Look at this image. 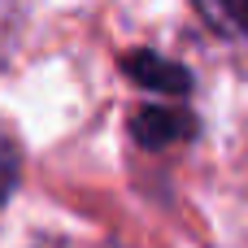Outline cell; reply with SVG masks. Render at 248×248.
<instances>
[{"label": "cell", "instance_id": "obj_1", "mask_svg": "<svg viewBox=\"0 0 248 248\" xmlns=\"http://www.w3.org/2000/svg\"><path fill=\"white\" fill-rule=\"evenodd\" d=\"M131 126H135V140H140L144 148H161V144L183 140V135L192 131V118L179 113V109H166V105H148V109L135 113Z\"/></svg>", "mask_w": 248, "mask_h": 248}, {"label": "cell", "instance_id": "obj_4", "mask_svg": "<svg viewBox=\"0 0 248 248\" xmlns=\"http://www.w3.org/2000/svg\"><path fill=\"white\" fill-rule=\"evenodd\" d=\"M17 144L0 131V205H4V196L13 192V183H17Z\"/></svg>", "mask_w": 248, "mask_h": 248}, {"label": "cell", "instance_id": "obj_3", "mask_svg": "<svg viewBox=\"0 0 248 248\" xmlns=\"http://www.w3.org/2000/svg\"><path fill=\"white\" fill-rule=\"evenodd\" d=\"M192 4L218 35L248 44V0H192Z\"/></svg>", "mask_w": 248, "mask_h": 248}, {"label": "cell", "instance_id": "obj_2", "mask_svg": "<svg viewBox=\"0 0 248 248\" xmlns=\"http://www.w3.org/2000/svg\"><path fill=\"white\" fill-rule=\"evenodd\" d=\"M126 70H131V78L144 83L148 92H166V96L187 92V74H183L174 61L157 57V52H131V57H126Z\"/></svg>", "mask_w": 248, "mask_h": 248}]
</instances>
